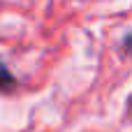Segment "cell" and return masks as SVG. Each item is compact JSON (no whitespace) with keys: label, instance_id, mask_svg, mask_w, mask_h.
I'll return each instance as SVG.
<instances>
[{"label":"cell","instance_id":"cell-1","mask_svg":"<svg viewBox=\"0 0 132 132\" xmlns=\"http://www.w3.org/2000/svg\"><path fill=\"white\" fill-rule=\"evenodd\" d=\"M16 77H14V72L0 60V93H9V90H14L16 88Z\"/></svg>","mask_w":132,"mask_h":132},{"label":"cell","instance_id":"cell-2","mask_svg":"<svg viewBox=\"0 0 132 132\" xmlns=\"http://www.w3.org/2000/svg\"><path fill=\"white\" fill-rule=\"evenodd\" d=\"M130 39H132V35H130V30H125V35H123V42H121V49L128 53L130 51Z\"/></svg>","mask_w":132,"mask_h":132}]
</instances>
